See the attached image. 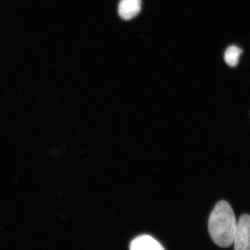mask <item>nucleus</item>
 I'll list each match as a JSON object with an SVG mask.
<instances>
[{
  "instance_id": "f03ea898",
  "label": "nucleus",
  "mask_w": 250,
  "mask_h": 250,
  "mask_svg": "<svg viewBox=\"0 0 250 250\" xmlns=\"http://www.w3.org/2000/svg\"><path fill=\"white\" fill-rule=\"evenodd\" d=\"M235 250H250V215H241L233 236Z\"/></svg>"
},
{
  "instance_id": "39448f33",
  "label": "nucleus",
  "mask_w": 250,
  "mask_h": 250,
  "mask_svg": "<svg viewBox=\"0 0 250 250\" xmlns=\"http://www.w3.org/2000/svg\"><path fill=\"white\" fill-rule=\"evenodd\" d=\"M243 50L237 46L232 45L227 49L225 53V60L228 65L231 67H236L239 62L240 57Z\"/></svg>"
},
{
  "instance_id": "20e7f679",
  "label": "nucleus",
  "mask_w": 250,
  "mask_h": 250,
  "mask_svg": "<svg viewBox=\"0 0 250 250\" xmlns=\"http://www.w3.org/2000/svg\"><path fill=\"white\" fill-rule=\"evenodd\" d=\"M130 250H165L155 238L149 235H141L134 238L129 246Z\"/></svg>"
},
{
  "instance_id": "f257e3e1",
  "label": "nucleus",
  "mask_w": 250,
  "mask_h": 250,
  "mask_svg": "<svg viewBox=\"0 0 250 250\" xmlns=\"http://www.w3.org/2000/svg\"><path fill=\"white\" fill-rule=\"evenodd\" d=\"M236 226V217L231 206L224 200L219 202L208 220V231L212 240L221 248L231 246Z\"/></svg>"
},
{
  "instance_id": "7ed1b4c3",
  "label": "nucleus",
  "mask_w": 250,
  "mask_h": 250,
  "mask_svg": "<svg viewBox=\"0 0 250 250\" xmlns=\"http://www.w3.org/2000/svg\"><path fill=\"white\" fill-rule=\"evenodd\" d=\"M141 0H121L118 6L119 16L124 21L136 17L141 11Z\"/></svg>"
}]
</instances>
